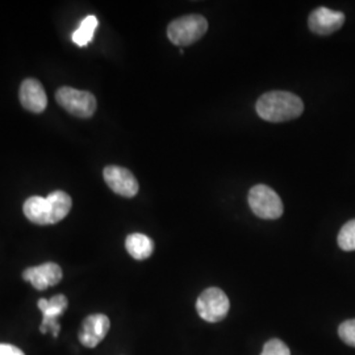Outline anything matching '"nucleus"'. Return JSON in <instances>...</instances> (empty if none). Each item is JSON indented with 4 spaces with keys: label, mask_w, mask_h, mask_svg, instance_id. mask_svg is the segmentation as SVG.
Returning <instances> with one entry per match:
<instances>
[{
    "label": "nucleus",
    "mask_w": 355,
    "mask_h": 355,
    "mask_svg": "<svg viewBox=\"0 0 355 355\" xmlns=\"http://www.w3.org/2000/svg\"><path fill=\"white\" fill-rule=\"evenodd\" d=\"M73 207L71 198L64 191H54L48 198L31 196L23 207L26 218L37 225L57 224L69 215Z\"/></svg>",
    "instance_id": "obj_1"
},
{
    "label": "nucleus",
    "mask_w": 355,
    "mask_h": 355,
    "mask_svg": "<svg viewBox=\"0 0 355 355\" xmlns=\"http://www.w3.org/2000/svg\"><path fill=\"white\" fill-rule=\"evenodd\" d=\"M255 110L265 121L283 123L303 114L304 104L297 95L288 91H271L258 99Z\"/></svg>",
    "instance_id": "obj_2"
},
{
    "label": "nucleus",
    "mask_w": 355,
    "mask_h": 355,
    "mask_svg": "<svg viewBox=\"0 0 355 355\" xmlns=\"http://www.w3.org/2000/svg\"><path fill=\"white\" fill-rule=\"evenodd\" d=\"M208 21L202 15H186L175 19L167 26V37L177 46H187L203 37Z\"/></svg>",
    "instance_id": "obj_3"
},
{
    "label": "nucleus",
    "mask_w": 355,
    "mask_h": 355,
    "mask_svg": "<svg viewBox=\"0 0 355 355\" xmlns=\"http://www.w3.org/2000/svg\"><path fill=\"white\" fill-rule=\"evenodd\" d=\"M249 205L254 215L265 220H277L283 215V202L279 195L266 184H257L249 191Z\"/></svg>",
    "instance_id": "obj_4"
},
{
    "label": "nucleus",
    "mask_w": 355,
    "mask_h": 355,
    "mask_svg": "<svg viewBox=\"0 0 355 355\" xmlns=\"http://www.w3.org/2000/svg\"><path fill=\"white\" fill-rule=\"evenodd\" d=\"M55 99L64 110L76 117L89 119L96 111V99L89 91L61 87L55 94Z\"/></svg>",
    "instance_id": "obj_5"
},
{
    "label": "nucleus",
    "mask_w": 355,
    "mask_h": 355,
    "mask_svg": "<svg viewBox=\"0 0 355 355\" xmlns=\"http://www.w3.org/2000/svg\"><path fill=\"white\" fill-rule=\"evenodd\" d=\"M230 303H229L227 293L211 287L200 293L196 302V311L198 315L207 322H218L227 318Z\"/></svg>",
    "instance_id": "obj_6"
},
{
    "label": "nucleus",
    "mask_w": 355,
    "mask_h": 355,
    "mask_svg": "<svg viewBox=\"0 0 355 355\" xmlns=\"http://www.w3.org/2000/svg\"><path fill=\"white\" fill-rule=\"evenodd\" d=\"M103 177L114 193L124 198L136 196L140 189L137 179L125 167L108 166L104 168Z\"/></svg>",
    "instance_id": "obj_7"
},
{
    "label": "nucleus",
    "mask_w": 355,
    "mask_h": 355,
    "mask_svg": "<svg viewBox=\"0 0 355 355\" xmlns=\"http://www.w3.org/2000/svg\"><path fill=\"white\" fill-rule=\"evenodd\" d=\"M67 304L69 302L64 295H55L51 297V300H46V299L38 300V308L42 312V322L40 327L41 333H46L48 330H51L53 337H58V333L61 329L58 318L64 315Z\"/></svg>",
    "instance_id": "obj_8"
},
{
    "label": "nucleus",
    "mask_w": 355,
    "mask_h": 355,
    "mask_svg": "<svg viewBox=\"0 0 355 355\" xmlns=\"http://www.w3.org/2000/svg\"><path fill=\"white\" fill-rule=\"evenodd\" d=\"M345 24V15L338 11H331L327 7H318L313 12L309 15L308 26L309 29L320 35V36H328L338 29L343 28Z\"/></svg>",
    "instance_id": "obj_9"
},
{
    "label": "nucleus",
    "mask_w": 355,
    "mask_h": 355,
    "mask_svg": "<svg viewBox=\"0 0 355 355\" xmlns=\"http://www.w3.org/2000/svg\"><path fill=\"white\" fill-rule=\"evenodd\" d=\"M64 277L62 268L57 263L48 262L36 267H29L23 272V278L29 282L36 290H46L48 287L58 284Z\"/></svg>",
    "instance_id": "obj_10"
},
{
    "label": "nucleus",
    "mask_w": 355,
    "mask_h": 355,
    "mask_svg": "<svg viewBox=\"0 0 355 355\" xmlns=\"http://www.w3.org/2000/svg\"><path fill=\"white\" fill-rule=\"evenodd\" d=\"M110 318L103 313L91 315L83 321L79 331V341L86 347H96L105 338L110 330Z\"/></svg>",
    "instance_id": "obj_11"
},
{
    "label": "nucleus",
    "mask_w": 355,
    "mask_h": 355,
    "mask_svg": "<svg viewBox=\"0 0 355 355\" xmlns=\"http://www.w3.org/2000/svg\"><path fill=\"white\" fill-rule=\"evenodd\" d=\"M20 103L26 111L33 114H41L48 105L46 92L42 85L35 78H28L20 86Z\"/></svg>",
    "instance_id": "obj_12"
},
{
    "label": "nucleus",
    "mask_w": 355,
    "mask_h": 355,
    "mask_svg": "<svg viewBox=\"0 0 355 355\" xmlns=\"http://www.w3.org/2000/svg\"><path fill=\"white\" fill-rule=\"evenodd\" d=\"M125 248L128 253L130 254L135 259L144 261L149 258L154 252V242L150 237L145 234L133 233L128 236L125 240Z\"/></svg>",
    "instance_id": "obj_13"
},
{
    "label": "nucleus",
    "mask_w": 355,
    "mask_h": 355,
    "mask_svg": "<svg viewBox=\"0 0 355 355\" xmlns=\"http://www.w3.org/2000/svg\"><path fill=\"white\" fill-rule=\"evenodd\" d=\"M98 26H99V21H98L96 16L89 15L87 17H85V19L80 21L78 29L71 35L73 42H74L76 45H78V46H80V48L87 46L89 42L92 41L94 33H95Z\"/></svg>",
    "instance_id": "obj_14"
},
{
    "label": "nucleus",
    "mask_w": 355,
    "mask_h": 355,
    "mask_svg": "<svg viewBox=\"0 0 355 355\" xmlns=\"http://www.w3.org/2000/svg\"><path fill=\"white\" fill-rule=\"evenodd\" d=\"M338 246L343 252H354L355 250V220H350L343 225L338 233Z\"/></svg>",
    "instance_id": "obj_15"
},
{
    "label": "nucleus",
    "mask_w": 355,
    "mask_h": 355,
    "mask_svg": "<svg viewBox=\"0 0 355 355\" xmlns=\"http://www.w3.org/2000/svg\"><path fill=\"white\" fill-rule=\"evenodd\" d=\"M261 355H291L290 347L278 338H272L267 341L263 346V352Z\"/></svg>",
    "instance_id": "obj_16"
},
{
    "label": "nucleus",
    "mask_w": 355,
    "mask_h": 355,
    "mask_svg": "<svg viewBox=\"0 0 355 355\" xmlns=\"http://www.w3.org/2000/svg\"><path fill=\"white\" fill-rule=\"evenodd\" d=\"M338 336L346 345L355 347V318L343 321L338 328Z\"/></svg>",
    "instance_id": "obj_17"
},
{
    "label": "nucleus",
    "mask_w": 355,
    "mask_h": 355,
    "mask_svg": "<svg viewBox=\"0 0 355 355\" xmlns=\"http://www.w3.org/2000/svg\"><path fill=\"white\" fill-rule=\"evenodd\" d=\"M0 355H26L19 347L10 343H0Z\"/></svg>",
    "instance_id": "obj_18"
}]
</instances>
